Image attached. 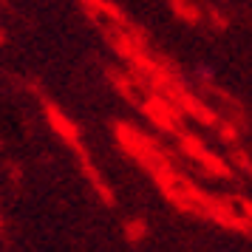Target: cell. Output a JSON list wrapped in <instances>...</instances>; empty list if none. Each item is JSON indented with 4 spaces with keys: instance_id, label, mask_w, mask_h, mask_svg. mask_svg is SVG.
Wrapping results in <instances>:
<instances>
[]
</instances>
